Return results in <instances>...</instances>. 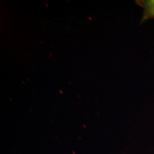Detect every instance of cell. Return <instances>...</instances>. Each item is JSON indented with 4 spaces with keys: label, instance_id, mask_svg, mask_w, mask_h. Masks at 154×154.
Returning a JSON list of instances; mask_svg holds the SVG:
<instances>
[{
    "label": "cell",
    "instance_id": "1",
    "mask_svg": "<svg viewBox=\"0 0 154 154\" xmlns=\"http://www.w3.org/2000/svg\"><path fill=\"white\" fill-rule=\"evenodd\" d=\"M136 3L143 9L141 22L154 19V0H137Z\"/></svg>",
    "mask_w": 154,
    "mask_h": 154
}]
</instances>
